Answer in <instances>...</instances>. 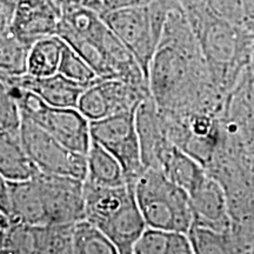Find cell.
Listing matches in <instances>:
<instances>
[{"label": "cell", "instance_id": "obj_15", "mask_svg": "<svg viewBox=\"0 0 254 254\" xmlns=\"http://www.w3.org/2000/svg\"><path fill=\"white\" fill-rule=\"evenodd\" d=\"M14 86L32 91L51 106L73 107L77 109L79 98L85 88L90 85L71 80L60 73L49 77H33V75H0Z\"/></svg>", "mask_w": 254, "mask_h": 254}, {"label": "cell", "instance_id": "obj_26", "mask_svg": "<svg viewBox=\"0 0 254 254\" xmlns=\"http://www.w3.org/2000/svg\"><path fill=\"white\" fill-rule=\"evenodd\" d=\"M58 73L84 85H91L100 79L98 78L97 73L91 67L90 64L78 52H75L68 44L64 47Z\"/></svg>", "mask_w": 254, "mask_h": 254}, {"label": "cell", "instance_id": "obj_29", "mask_svg": "<svg viewBox=\"0 0 254 254\" xmlns=\"http://www.w3.org/2000/svg\"><path fill=\"white\" fill-rule=\"evenodd\" d=\"M154 1L157 0H71L68 4L82 5L101 15L128 6L148 5Z\"/></svg>", "mask_w": 254, "mask_h": 254}, {"label": "cell", "instance_id": "obj_16", "mask_svg": "<svg viewBox=\"0 0 254 254\" xmlns=\"http://www.w3.org/2000/svg\"><path fill=\"white\" fill-rule=\"evenodd\" d=\"M40 171L27 153L20 131H0V173L8 182H23Z\"/></svg>", "mask_w": 254, "mask_h": 254}, {"label": "cell", "instance_id": "obj_18", "mask_svg": "<svg viewBox=\"0 0 254 254\" xmlns=\"http://www.w3.org/2000/svg\"><path fill=\"white\" fill-rule=\"evenodd\" d=\"M86 157L87 176L85 182L110 187L128 184L120 161L99 142L91 141Z\"/></svg>", "mask_w": 254, "mask_h": 254}, {"label": "cell", "instance_id": "obj_25", "mask_svg": "<svg viewBox=\"0 0 254 254\" xmlns=\"http://www.w3.org/2000/svg\"><path fill=\"white\" fill-rule=\"evenodd\" d=\"M219 17L254 36V0H207Z\"/></svg>", "mask_w": 254, "mask_h": 254}, {"label": "cell", "instance_id": "obj_6", "mask_svg": "<svg viewBox=\"0 0 254 254\" xmlns=\"http://www.w3.org/2000/svg\"><path fill=\"white\" fill-rule=\"evenodd\" d=\"M135 196L147 227L187 233L193 225L189 193L161 171L146 168L135 183Z\"/></svg>", "mask_w": 254, "mask_h": 254}, {"label": "cell", "instance_id": "obj_12", "mask_svg": "<svg viewBox=\"0 0 254 254\" xmlns=\"http://www.w3.org/2000/svg\"><path fill=\"white\" fill-rule=\"evenodd\" d=\"M62 14V6L55 0H20L9 20L8 30L31 47L36 41L57 34Z\"/></svg>", "mask_w": 254, "mask_h": 254}, {"label": "cell", "instance_id": "obj_32", "mask_svg": "<svg viewBox=\"0 0 254 254\" xmlns=\"http://www.w3.org/2000/svg\"><path fill=\"white\" fill-rule=\"evenodd\" d=\"M8 26H9L8 17L6 15L5 12L2 11V8L0 7V34L4 33L6 31H8Z\"/></svg>", "mask_w": 254, "mask_h": 254}, {"label": "cell", "instance_id": "obj_20", "mask_svg": "<svg viewBox=\"0 0 254 254\" xmlns=\"http://www.w3.org/2000/svg\"><path fill=\"white\" fill-rule=\"evenodd\" d=\"M66 43L58 34L36 41L30 47L26 73L33 77H49L58 73Z\"/></svg>", "mask_w": 254, "mask_h": 254}, {"label": "cell", "instance_id": "obj_23", "mask_svg": "<svg viewBox=\"0 0 254 254\" xmlns=\"http://www.w3.org/2000/svg\"><path fill=\"white\" fill-rule=\"evenodd\" d=\"M187 234L194 253H231L236 251L231 231H218L193 224Z\"/></svg>", "mask_w": 254, "mask_h": 254}, {"label": "cell", "instance_id": "obj_11", "mask_svg": "<svg viewBox=\"0 0 254 254\" xmlns=\"http://www.w3.org/2000/svg\"><path fill=\"white\" fill-rule=\"evenodd\" d=\"M36 178L45 224H74L85 219L84 180L43 172Z\"/></svg>", "mask_w": 254, "mask_h": 254}, {"label": "cell", "instance_id": "obj_14", "mask_svg": "<svg viewBox=\"0 0 254 254\" xmlns=\"http://www.w3.org/2000/svg\"><path fill=\"white\" fill-rule=\"evenodd\" d=\"M135 119L144 166L159 170L164 157L174 142L168 138L157 105L151 97L139 105Z\"/></svg>", "mask_w": 254, "mask_h": 254}, {"label": "cell", "instance_id": "obj_27", "mask_svg": "<svg viewBox=\"0 0 254 254\" xmlns=\"http://www.w3.org/2000/svg\"><path fill=\"white\" fill-rule=\"evenodd\" d=\"M20 123L21 114L13 87L0 77V131H17Z\"/></svg>", "mask_w": 254, "mask_h": 254}, {"label": "cell", "instance_id": "obj_33", "mask_svg": "<svg viewBox=\"0 0 254 254\" xmlns=\"http://www.w3.org/2000/svg\"><path fill=\"white\" fill-rule=\"evenodd\" d=\"M55 1L57 2V4H59L60 6H62V8H63V6H65V5H67L69 1H71V0H55Z\"/></svg>", "mask_w": 254, "mask_h": 254}, {"label": "cell", "instance_id": "obj_4", "mask_svg": "<svg viewBox=\"0 0 254 254\" xmlns=\"http://www.w3.org/2000/svg\"><path fill=\"white\" fill-rule=\"evenodd\" d=\"M85 219L110 238L120 254H133L147 225L135 196V184L99 186L84 182Z\"/></svg>", "mask_w": 254, "mask_h": 254}, {"label": "cell", "instance_id": "obj_28", "mask_svg": "<svg viewBox=\"0 0 254 254\" xmlns=\"http://www.w3.org/2000/svg\"><path fill=\"white\" fill-rule=\"evenodd\" d=\"M1 253H34L32 225L11 220L5 233Z\"/></svg>", "mask_w": 254, "mask_h": 254}, {"label": "cell", "instance_id": "obj_13", "mask_svg": "<svg viewBox=\"0 0 254 254\" xmlns=\"http://www.w3.org/2000/svg\"><path fill=\"white\" fill-rule=\"evenodd\" d=\"M193 211V224L218 231H231L230 206L226 190L219 180L208 174L189 193Z\"/></svg>", "mask_w": 254, "mask_h": 254}, {"label": "cell", "instance_id": "obj_3", "mask_svg": "<svg viewBox=\"0 0 254 254\" xmlns=\"http://www.w3.org/2000/svg\"><path fill=\"white\" fill-rule=\"evenodd\" d=\"M194 32L211 77L225 97L254 58V36L219 17L207 0H177Z\"/></svg>", "mask_w": 254, "mask_h": 254}, {"label": "cell", "instance_id": "obj_19", "mask_svg": "<svg viewBox=\"0 0 254 254\" xmlns=\"http://www.w3.org/2000/svg\"><path fill=\"white\" fill-rule=\"evenodd\" d=\"M192 244L185 232L146 227L133 247V254H192Z\"/></svg>", "mask_w": 254, "mask_h": 254}, {"label": "cell", "instance_id": "obj_22", "mask_svg": "<svg viewBox=\"0 0 254 254\" xmlns=\"http://www.w3.org/2000/svg\"><path fill=\"white\" fill-rule=\"evenodd\" d=\"M110 238L87 219L73 225V254H117Z\"/></svg>", "mask_w": 254, "mask_h": 254}, {"label": "cell", "instance_id": "obj_7", "mask_svg": "<svg viewBox=\"0 0 254 254\" xmlns=\"http://www.w3.org/2000/svg\"><path fill=\"white\" fill-rule=\"evenodd\" d=\"M11 86L13 87L21 118L37 124L66 147L87 153L92 141L91 126L90 120L85 118L80 111L73 107L51 106L32 91L14 85Z\"/></svg>", "mask_w": 254, "mask_h": 254}, {"label": "cell", "instance_id": "obj_31", "mask_svg": "<svg viewBox=\"0 0 254 254\" xmlns=\"http://www.w3.org/2000/svg\"><path fill=\"white\" fill-rule=\"evenodd\" d=\"M9 224H11V219H9L7 214H5L4 212L0 209V253H1L5 233H6V231H7Z\"/></svg>", "mask_w": 254, "mask_h": 254}, {"label": "cell", "instance_id": "obj_17", "mask_svg": "<svg viewBox=\"0 0 254 254\" xmlns=\"http://www.w3.org/2000/svg\"><path fill=\"white\" fill-rule=\"evenodd\" d=\"M158 171H161L168 179L183 187L187 193L192 192L207 176L204 165L176 144L168 150Z\"/></svg>", "mask_w": 254, "mask_h": 254}, {"label": "cell", "instance_id": "obj_8", "mask_svg": "<svg viewBox=\"0 0 254 254\" xmlns=\"http://www.w3.org/2000/svg\"><path fill=\"white\" fill-rule=\"evenodd\" d=\"M19 131L27 153L40 172L77 178L85 182L87 176L86 154L66 147L26 118H21Z\"/></svg>", "mask_w": 254, "mask_h": 254}, {"label": "cell", "instance_id": "obj_10", "mask_svg": "<svg viewBox=\"0 0 254 254\" xmlns=\"http://www.w3.org/2000/svg\"><path fill=\"white\" fill-rule=\"evenodd\" d=\"M150 91L139 88L120 79H99L85 88L77 109L90 122L114 114L136 110Z\"/></svg>", "mask_w": 254, "mask_h": 254}, {"label": "cell", "instance_id": "obj_1", "mask_svg": "<svg viewBox=\"0 0 254 254\" xmlns=\"http://www.w3.org/2000/svg\"><path fill=\"white\" fill-rule=\"evenodd\" d=\"M151 98L166 114L217 116L226 97L218 90L194 32L179 4L168 12L148 67Z\"/></svg>", "mask_w": 254, "mask_h": 254}, {"label": "cell", "instance_id": "obj_2", "mask_svg": "<svg viewBox=\"0 0 254 254\" xmlns=\"http://www.w3.org/2000/svg\"><path fill=\"white\" fill-rule=\"evenodd\" d=\"M57 34L90 64L100 79H120L148 90L141 66L101 15L78 4L63 6Z\"/></svg>", "mask_w": 254, "mask_h": 254}, {"label": "cell", "instance_id": "obj_9", "mask_svg": "<svg viewBox=\"0 0 254 254\" xmlns=\"http://www.w3.org/2000/svg\"><path fill=\"white\" fill-rule=\"evenodd\" d=\"M136 110L90 122L92 140L99 142L122 164L128 183L135 184L146 170L136 129Z\"/></svg>", "mask_w": 254, "mask_h": 254}, {"label": "cell", "instance_id": "obj_30", "mask_svg": "<svg viewBox=\"0 0 254 254\" xmlns=\"http://www.w3.org/2000/svg\"><path fill=\"white\" fill-rule=\"evenodd\" d=\"M0 209L9 217L11 205H9V182L0 173Z\"/></svg>", "mask_w": 254, "mask_h": 254}, {"label": "cell", "instance_id": "obj_5", "mask_svg": "<svg viewBox=\"0 0 254 254\" xmlns=\"http://www.w3.org/2000/svg\"><path fill=\"white\" fill-rule=\"evenodd\" d=\"M177 5V0H157L148 5L128 6L101 14L105 23L131 51L146 77L168 12Z\"/></svg>", "mask_w": 254, "mask_h": 254}, {"label": "cell", "instance_id": "obj_24", "mask_svg": "<svg viewBox=\"0 0 254 254\" xmlns=\"http://www.w3.org/2000/svg\"><path fill=\"white\" fill-rule=\"evenodd\" d=\"M28 51L30 47L17 39L9 30L0 34V74H25Z\"/></svg>", "mask_w": 254, "mask_h": 254}, {"label": "cell", "instance_id": "obj_21", "mask_svg": "<svg viewBox=\"0 0 254 254\" xmlns=\"http://www.w3.org/2000/svg\"><path fill=\"white\" fill-rule=\"evenodd\" d=\"M73 225L74 224L32 225L34 253H73Z\"/></svg>", "mask_w": 254, "mask_h": 254}]
</instances>
